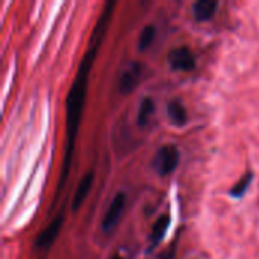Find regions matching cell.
Instances as JSON below:
<instances>
[{
	"instance_id": "9",
	"label": "cell",
	"mask_w": 259,
	"mask_h": 259,
	"mask_svg": "<svg viewBox=\"0 0 259 259\" xmlns=\"http://www.w3.org/2000/svg\"><path fill=\"white\" fill-rule=\"evenodd\" d=\"M170 223H171V219L168 214H162L153 225L152 228V234H150V241H152V247H156L162 238L165 237L168 228H170Z\"/></svg>"
},
{
	"instance_id": "3",
	"label": "cell",
	"mask_w": 259,
	"mask_h": 259,
	"mask_svg": "<svg viewBox=\"0 0 259 259\" xmlns=\"http://www.w3.org/2000/svg\"><path fill=\"white\" fill-rule=\"evenodd\" d=\"M168 64L175 71H193L196 68V56L190 47L179 46L168 53Z\"/></svg>"
},
{
	"instance_id": "12",
	"label": "cell",
	"mask_w": 259,
	"mask_h": 259,
	"mask_svg": "<svg viewBox=\"0 0 259 259\" xmlns=\"http://www.w3.org/2000/svg\"><path fill=\"white\" fill-rule=\"evenodd\" d=\"M252 181H253V173H246L231 190H229V196H232V197H243L244 194H246V191L249 190V187H250V184H252Z\"/></svg>"
},
{
	"instance_id": "5",
	"label": "cell",
	"mask_w": 259,
	"mask_h": 259,
	"mask_svg": "<svg viewBox=\"0 0 259 259\" xmlns=\"http://www.w3.org/2000/svg\"><path fill=\"white\" fill-rule=\"evenodd\" d=\"M143 74V65L137 61H132L120 74V80H118V88L123 94H129L135 90V87L138 85L140 79Z\"/></svg>"
},
{
	"instance_id": "8",
	"label": "cell",
	"mask_w": 259,
	"mask_h": 259,
	"mask_svg": "<svg viewBox=\"0 0 259 259\" xmlns=\"http://www.w3.org/2000/svg\"><path fill=\"white\" fill-rule=\"evenodd\" d=\"M219 3L215 0H199L193 5V15L197 21H208L215 15Z\"/></svg>"
},
{
	"instance_id": "2",
	"label": "cell",
	"mask_w": 259,
	"mask_h": 259,
	"mask_svg": "<svg viewBox=\"0 0 259 259\" xmlns=\"http://www.w3.org/2000/svg\"><path fill=\"white\" fill-rule=\"evenodd\" d=\"M179 161H181L179 149L175 144H165L155 155L153 168L159 176H168L178 168Z\"/></svg>"
},
{
	"instance_id": "1",
	"label": "cell",
	"mask_w": 259,
	"mask_h": 259,
	"mask_svg": "<svg viewBox=\"0 0 259 259\" xmlns=\"http://www.w3.org/2000/svg\"><path fill=\"white\" fill-rule=\"evenodd\" d=\"M115 3L109 2L105 5L100 18L94 27V33H93V39L90 44V49L87 52V55L82 59V64L79 67L77 76L70 88L68 97H67V150H65V159H64V165H62V175L59 178V188L64 187V182L67 179L68 175V168H70V162H71V152L74 149V140H76V134L80 124V118H82V112H83V103H85V94H87V83H88V74H90V68L93 65V61L96 58V53L100 47V42L103 39V35L109 26V20L112 15V9H114Z\"/></svg>"
},
{
	"instance_id": "4",
	"label": "cell",
	"mask_w": 259,
	"mask_h": 259,
	"mask_svg": "<svg viewBox=\"0 0 259 259\" xmlns=\"http://www.w3.org/2000/svg\"><path fill=\"white\" fill-rule=\"evenodd\" d=\"M124 206H126V194L124 193H117L115 197L112 199L105 217H103V222H102V228H103L105 232H111L120 223Z\"/></svg>"
},
{
	"instance_id": "10",
	"label": "cell",
	"mask_w": 259,
	"mask_h": 259,
	"mask_svg": "<svg viewBox=\"0 0 259 259\" xmlns=\"http://www.w3.org/2000/svg\"><path fill=\"white\" fill-rule=\"evenodd\" d=\"M167 114H168V118L171 120V123L176 126H184L188 121L187 109L179 100H171L167 105Z\"/></svg>"
},
{
	"instance_id": "14",
	"label": "cell",
	"mask_w": 259,
	"mask_h": 259,
	"mask_svg": "<svg viewBox=\"0 0 259 259\" xmlns=\"http://www.w3.org/2000/svg\"><path fill=\"white\" fill-rule=\"evenodd\" d=\"M111 259H124V258H123V256H121L120 253H115V255H114V256H112Z\"/></svg>"
},
{
	"instance_id": "7",
	"label": "cell",
	"mask_w": 259,
	"mask_h": 259,
	"mask_svg": "<svg viewBox=\"0 0 259 259\" xmlns=\"http://www.w3.org/2000/svg\"><path fill=\"white\" fill-rule=\"evenodd\" d=\"M93 181H94V173L93 171H88L82 176L77 188H76V193L73 196V202H71V209L76 212L79 211V208L82 206V203L85 202L90 190H91V185H93Z\"/></svg>"
},
{
	"instance_id": "11",
	"label": "cell",
	"mask_w": 259,
	"mask_h": 259,
	"mask_svg": "<svg viewBox=\"0 0 259 259\" xmlns=\"http://www.w3.org/2000/svg\"><path fill=\"white\" fill-rule=\"evenodd\" d=\"M155 114V102L152 97H144L140 103V109H138V117L137 121L140 126H147L152 120V115Z\"/></svg>"
},
{
	"instance_id": "13",
	"label": "cell",
	"mask_w": 259,
	"mask_h": 259,
	"mask_svg": "<svg viewBox=\"0 0 259 259\" xmlns=\"http://www.w3.org/2000/svg\"><path fill=\"white\" fill-rule=\"evenodd\" d=\"M156 36V27L153 24H147L141 33H140V39H138V49L140 50H147L150 47V44L153 42Z\"/></svg>"
},
{
	"instance_id": "6",
	"label": "cell",
	"mask_w": 259,
	"mask_h": 259,
	"mask_svg": "<svg viewBox=\"0 0 259 259\" xmlns=\"http://www.w3.org/2000/svg\"><path fill=\"white\" fill-rule=\"evenodd\" d=\"M62 223H64V215H62V212H61V214H58V215L50 222V225L39 234V237L36 238V247H39V249H47L49 246H52V243L56 240V237H58L59 232H61Z\"/></svg>"
}]
</instances>
